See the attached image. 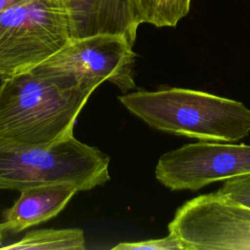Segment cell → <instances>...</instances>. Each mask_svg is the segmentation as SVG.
<instances>
[{
    "label": "cell",
    "mask_w": 250,
    "mask_h": 250,
    "mask_svg": "<svg viewBox=\"0 0 250 250\" xmlns=\"http://www.w3.org/2000/svg\"><path fill=\"white\" fill-rule=\"evenodd\" d=\"M109 157L74 135L45 146L0 144V189L70 183L79 191L109 180Z\"/></svg>",
    "instance_id": "3"
},
{
    "label": "cell",
    "mask_w": 250,
    "mask_h": 250,
    "mask_svg": "<svg viewBox=\"0 0 250 250\" xmlns=\"http://www.w3.org/2000/svg\"><path fill=\"white\" fill-rule=\"evenodd\" d=\"M55 1H57V0H55ZM57 2H58V1H57Z\"/></svg>",
    "instance_id": "17"
},
{
    "label": "cell",
    "mask_w": 250,
    "mask_h": 250,
    "mask_svg": "<svg viewBox=\"0 0 250 250\" xmlns=\"http://www.w3.org/2000/svg\"><path fill=\"white\" fill-rule=\"evenodd\" d=\"M100 85L38 67L5 76L0 87V144L45 146L73 134Z\"/></svg>",
    "instance_id": "1"
},
{
    "label": "cell",
    "mask_w": 250,
    "mask_h": 250,
    "mask_svg": "<svg viewBox=\"0 0 250 250\" xmlns=\"http://www.w3.org/2000/svg\"><path fill=\"white\" fill-rule=\"evenodd\" d=\"M70 39L67 18L55 0H30L0 12V74L32 69Z\"/></svg>",
    "instance_id": "4"
},
{
    "label": "cell",
    "mask_w": 250,
    "mask_h": 250,
    "mask_svg": "<svg viewBox=\"0 0 250 250\" xmlns=\"http://www.w3.org/2000/svg\"><path fill=\"white\" fill-rule=\"evenodd\" d=\"M79 191L70 183L34 186L20 190L14 204L5 210L1 227L8 233H18L56 217Z\"/></svg>",
    "instance_id": "9"
},
{
    "label": "cell",
    "mask_w": 250,
    "mask_h": 250,
    "mask_svg": "<svg viewBox=\"0 0 250 250\" xmlns=\"http://www.w3.org/2000/svg\"><path fill=\"white\" fill-rule=\"evenodd\" d=\"M168 230L185 250L250 249V209L217 192L202 194L177 209Z\"/></svg>",
    "instance_id": "5"
},
{
    "label": "cell",
    "mask_w": 250,
    "mask_h": 250,
    "mask_svg": "<svg viewBox=\"0 0 250 250\" xmlns=\"http://www.w3.org/2000/svg\"><path fill=\"white\" fill-rule=\"evenodd\" d=\"M133 44L123 35L99 34L69 41L35 67L71 74L101 85L109 81L123 93L136 88Z\"/></svg>",
    "instance_id": "7"
},
{
    "label": "cell",
    "mask_w": 250,
    "mask_h": 250,
    "mask_svg": "<svg viewBox=\"0 0 250 250\" xmlns=\"http://www.w3.org/2000/svg\"><path fill=\"white\" fill-rule=\"evenodd\" d=\"M216 192L226 200L250 209V174L224 181Z\"/></svg>",
    "instance_id": "12"
},
{
    "label": "cell",
    "mask_w": 250,
    "mask_h": 250,
    "mask_svg": "<svg viewBox=\"0 0 250 250\" xmlns=\"http://www.w3.org/2000/svg\"><path fill=\"white\" fill-rule=\"evenodd\" d=\"M112 250H185L181 240L169 233L162 238L147 239L133 242H121L112 247Z\"/></svg>",
    "instance_id": "13"
},
{
    "label": "cell",
    "mask_w": 250,
    "mask_h": 250,
    "mask_svg": "<svg viewBox=\"0 0 250 250\" xmlns=\"http://www.w3.org/2000/svg\"><path fill=\"white\" fill-rule=\"evenodd\" d=\"M84 232L80 229H41L25 233L20 240L0 249L13 250H84Z\"/></svg>",
    "instance_id": "10"
},
{
    "label": "cell",
    "mask_w": 250,
    "mask_h": 250,
    "mask_svg": "<svg viewBox=\"0 0 250 250\" xmlns=\"http://www.w3.org/2000/svg\"><path fill=\"white\" fill-rule=\"evenodd\" d=\"M250 174V146L199 141L162 154L155 167L171 190H198L212 183Z\"/></svg>",
    "instance_id": "6"
},
{
    "label": "cell",
    "mask_w": 250,
    "mask_h": 250,
    "mask_svg": "<svg viewBox=\"0 0 250 250\" xmlns=\"http://www.w3.org/2000/svg\"><path fill=\"white\" fill-rule=\"evenodd\" d=\"M140 23L176 26L188 15L191 0H132Z\"/></svg>",
    "instance_id": "11"
},
{
    "label": "cell",
    "mask_w": 250,
    "mask_h": 250,
    "mask_svg": "<svg viewBox=\"0 0 250 250\" xmlns=\"http://www.w3.org/2000/svg\"><path fill=\"white\" fill-rule=\"evenodd\" d=\"M27 1H30V0H0V12L6 9H9L11 7H14L16 5L25 3Z\"/></svg>",
    "instance_id": "14"
},
{
    "label": "cell",
    "mask_w": 250,
    "mask_h": 250,
    "mask_svg": "<svg viewBox=\"0 0 250 250\" xmlns=\"http://www.w3.org/2000/svg\"><path fill=\"white\" fill-rule=\"evenodd\" d=\"M4 75H2V74H0V87H1V84H2V81H3V79H4Z\"/></svg>",
    "instance_id": "16"
},
{
    "label": "cell",
    "mask_w": 250,
    "mask_h": 250,
    "mask_svg": "<svg viewBox=\"0 0 250 250\" xmlns=\"http://www.w3.org/2000/svg\"><path fill=\"white\" fill-rule=\"evenodd\" d=\"M5 234H6V232L3 230L2 227H1V224H0V243L2 242V239H3V237H4Z\"/></svg>",
    "instance_id": "15"
},
{
    "label": "cell",
    "mask_w": 250,
    "mask_h": 250,
    "mask_svg": "<svg viewBox=\"0 0 250 250\" xmlns=\"http://www.w3.org/2000/svg\"><path fill=\"white\" fill-rule=\"evenodd\" d=\"M57 1L66 15L71 39L118 34L134 45L141 23L132 0Z\"/></svg>",
    "instance_id": "8"
},
{
    "label": "cell",
    "mask_w": 250,
    "mask_h": 250,
    "mask_svg": "<svg viewBox=\"0 0 250 250\" xmlns=\"http://www.w3.org/2000/svg\"><path fill=\"white\" fill-rule=\"evenodd\" d=\"M120 103L151 128L204 142L235 143L250 134L242 103L184 88L123 93Z\"/></svg>",
    "instance_id": "2"
}]
</instances>
